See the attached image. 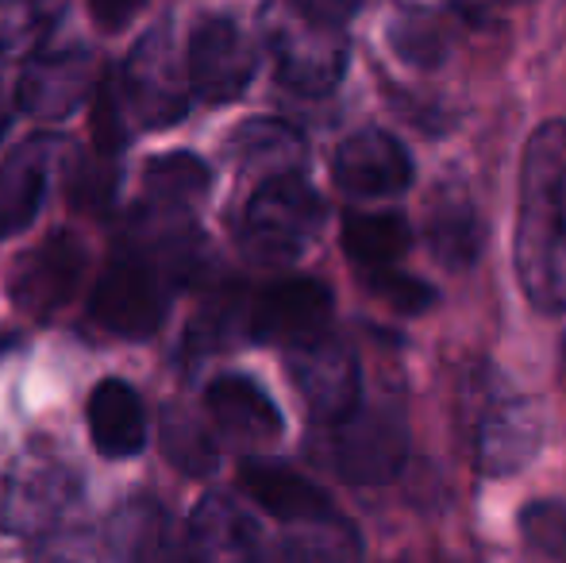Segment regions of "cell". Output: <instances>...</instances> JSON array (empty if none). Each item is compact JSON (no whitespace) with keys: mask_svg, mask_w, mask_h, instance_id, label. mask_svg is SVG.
<instances>
[{"mask_svg":"<svg viewBox=\"0 0 566 563\" xmlns=\"http://www.w3.org/2000/svg\"><path fill=\"white\" fill-rule=\"evenodd\" d=\"M4 510H8V479H0V525H4Z\"/></svg>","mask_w":566,"mask_h":563,"instance_id":"cell-37","label":"cell"},{"mask_svg":"<svg viewBox=\"0 0 566 563\" xmlns=\"http://www.w3.org/2000/svg\"><path fill=\"white\" fill-rule=\"evenodd\" d=\"M513 263L532 309L566 313V121L539 124L524 143Z\"/></svg>","mask_w":566,"mask_h":563,"instance_id":"cell-1","label":"cell"},{"mask_svg":"<svg viewBox=\"0 0 566 563\" xmlns=\"http://www.w3.org/2000/svg\"><path fill=\"white\" fill-rule=\"evenodd\" d=\"M127 108L124 97H119L116 77H105L97 90V101H93V143H97V155L105 158H119V150L132 139V128H127Z\"/></svg>","mask_w":566,"mask_h":563,"instance_id":"cell-31","label":"cell"},{"mask_svg":"<svg viewBox=\"0 0 566 563\" xmlns=\"http://www.w3.org/2000/svg\"><path fill=\"white\" fill-rule=\"evenodd\" d=\"M454 43V28L448 15L428 8H405L389 20V46L401 62L417 70H436L448 62Z\"/></svg>","mask_w":566,"mask_h":563,"instance_id":"cell-26","label":"cell"},{"mask_svg":"<svg viewBox=\"0 0 566 563\" xmlns=\"http://www.w3.org/2000/svg\"><path fill=\"white\" fill-rule=\"evenodd\" d=\"M363 285L374 298H381L386 305H394L397 313H405V316L428 313V309L436 305V298H440L428 282L394 271V267H386V271H363Z\"/></svg>","mask_w":566,"mask_h":563,"instance_id":"cell-30","label":"cell"},{"mask_svg":"<svg viewBox=\"0 0 566 563\" xmlns=\"http://www.w3.org/2000/svg\"><path fill=\"white\" fill-rule=\"evenodd\" d=\"M239 487L254 498L259 510H266L270 518L285 521V525H305V521H321L336 513V505L313 479L277 463V459L247 456L239 463Z\"/></svg>","mask_w":566,"mask_h":563,"instance_id":"cell-16","label":"cell"},{"mask_svg":"<svg viewBox=\"0 0 566 563\" xmlns=\"http://www.w3.org/2000/svg\"><path fill=\"white\" fill-rule=\"evenodd\" d=\"M85 267H90V248L77 232L59 228L46 240H39L35 248L15 259L12 274H8V298H12L15 313L31 316V321H51L82 290Z\"/></svg>","mask_w":566,"mask_h":563,"instance_id":"cell-6","label":"cell"},{"mask_svg":"<svg viewBox=\"0 0 566 563\" xmlns=\"http://www.w3.org/2000/svg\"><path fill=\"white\" fill-rule=\"evenodd\" d=\"M328 205L301 170L262 178L235 220L239 251L254 267H293L316 243Z\"/></svg>","mask_w":566,"mask_h":563,"instance_id":"cell-2","label":"cell"},{"mask_svg":"<svg viewBox=\"0 0 566 563\" xmlns=\"http://www.w3.org/2000/svg\"><path fill=\"white\" fill-rule=\"evenodd\" d=\"M282 556L285 563H363L366 549L358 529L347 518L332 513V518L293 525L285 533Z\"/></svg>","mask_w":566,"mask_h":563,"instance_id":"cell-27","label":"cell"},{"mask_svg":"<svg viewBox=\"0 0 566 563\" xmlns=\"http://www.w3.org/2000/svg\"><path fill=\"white\" fill-rule=\"evenodd\" d=\"M119 97H124L127 121L143 132H166L189 116V93L178 74V59H174L170 28L158 23L155 31L132 46V54L119 66Z\"/></svg>","mask_w":566,"mask_h":563,"instance_id":"cell-4","label":"cell"},{"mask_svg":"<svg viewBox=\"0 0 566 563\" xmlns=\"http://www.w3.org/2000/svg\"><path fill=\"white\" fill-rule=\"evenodd\" d=\"M254 74H259V54L231 15L197 20L189 35V90L197 101L212 108L231 105L251 90Z\"/></svg>","mask_w":566,"mask_h":563,"instance_id":"cell-9","label":"cell"},{"mask_svg":"<svg viewBox=\"0 0 566 563\" xmlns=\"http://www.w3.org/2000/svg\"><path fill=\"white\" fill-rule=\"evenodd\" d=\"M116 186H119V158H93L77 170L74 178V201L85 205L93 212H105L116 197Z\"/></svg>","mask_w":566,"mask_h":563,"instance_id":"cell-33","label":"cell"},{"mask_svg":"<svg viewBox=\"0 0 566 563\" xmlns=\"http://www.w3.org/2000/svg\"><path fill=\"white\" fill-rule=\"evenodd\" d=\"M209 563H262V536L254 518L228 494H209L189 518Z\"/></svg>","mask_w":566,"mask_h":563,"instance_id":"cell-21","label":"cell"},{"mask_svg":"<svg viewBox=\"0 0 566 563\" xmlns=\"http://www.w3.org/2000/svg\"><path fill=\"white\" fill-rule=\"evenodd\" d=\"M428 248H432L436 263L448 271H470L482 259L485 248V220L478 217V209L459 194H448L440 205H432L428 212Z\"/></svg>","mask_w":566,"mask_h":563,"instance_id":"cell-22","label":"cell"},{"mask_svg":"<svg viewBox=\"0 0 566 563\" xmlns=\"http://www.w3.org/2000/svg\"><path fill=\"white\" fill-rule=\"evenodd\" d=\"M412 248V228L401 212H350L343 220V251L363 271H386Z\"/></svg>","mask_w":566,"mask_h":563,"instance_id":"cell-23","label":"cell"},{"mask_svg":"<svg viewBox=\"0 0 566 563\" xmlns=\"http://www.w3.org/2000/svg\"><path fill=\"white\" fill-rule=\"evenodd\" d=\"M212 425L239 444H274L285 428L282 409L251 375H217L205 390Z\"/></svg>","mask_w":566,"mask_h":563,"instance_id":"cell-17","label":"cell"},{"mask_svg":"<svg viewBox=\"0 0 566 563\" xmlns=\"http://www.w3.org/2000/svg\"><path fill=\"white\" fill-rule=\"evenodd\" d=\"M336 298L321 279H282L251 293V316H247V340L251 344L301 347L332 332Z\"/></svg>","mask_w":566,"mask_h":563,"instance_id":"cell-7","label":"cell"},{"mask_svg":"<svg viewBox=\"0 0 566 563\" xmlns=\"http://www.w3.org/2000/svg\"><path fill=\"white\" fill-rule=\"evenodd\" d=\"M332 178L350 197H397L412 186L417 166L397 136L381 128H363L336 147Z\"/></svg>","mask_w":566,"mask_h":563,"instance_id":"cell-13","label":"cell"},{"mask_svg":"<svg viewBox=\"0 0 566 563\" xmlns=\"http://www.w3.org/2000/svg\"><path fill=\"white\" fill-rule=\"evenodd\" d=\"M285 367L305 402L308 417L321 425H339L358 409L363 398V375H358V355L336 332L285 352Z\"/></svg>","mask_w":566,"mask_h":563,"instance_id":"cell-8","label":"cell"},{"mask_svg":"<svg viewBox=\"0 0 566 563\" xmlns=\"http://www.w3.org/2000/svg\"><path fill=\"white\" fill-rule=\"evenodd\" d=\"M93 85H97V66H93L90 51L82 46L43 51L20 70L15 105L31 121H66L93 97Z\"/></svg>","mask_w":566,"mask_h":563,"instance_id":"cell-11","label":"cell"},{"mask_svg":"<svg viewBox=\"0 0 566 563\" xmlns=\"http://www.w3.org/2000/svg\"><path fill=\"white\" fill-rule=\"evenodd\" d=\"M147 4L150 0H90V15L101 31L116 35V31H124L127 23H135V15H139Z\"/></svg>","mask_w":566,"mask_h":563,"instance_id":"cell-36","label":"cell"},{"mask_svg":"<svg viewBox=\"0 0 566 563\" xmlns=\"http://www.w3.org/2000/svg\"><path fill=\"white\" fill-rule=\"evenodd\" d=\"M82 479L70 463L54 456H28L8 479V510L4 529L15 536H43L54 533L59 518L77 502Z\"/></svg>","mask_w":566,"mask_h":563,"instance_id":"cell-12","label":"cell"},{"mask_svg":"<svg viewBox=\"0 0 566 563\" xmlns=\"http://www.w3.org/2000/svg\"><path fill=\"white\" fill-rule=\"evenodd\" d=\"M247 316H251V293L243 285H217L186 329L189 355L228 352L239 340H247Z\"/></svg>","mask_w":566,"mask_h":563,"instance_id":"cell-24","label":"cell"},{"mask_svg":"<svg viewBox=\"0 0 566 563\" xmlns=\"http://www.w3.org/2000/svg\"><path fill=\"white\" fill-rule=\"evenodd\" d=\"M332 467L350 487H381L401 475L409 459V421L394 406H358L347 421L332 425Z\"/></svg>","mask_w":566,"mask_h":563,"instance_id":"cell-5","label":"cell"},{"mask_svg":"<svg viewBox=\"0 0 566 563\" xmlns=\"http://www.w3.org/2000/svg\"><path fill=\"white\" fill-rule=\"evenodd\" d=\"M62 150H66V139L31 136L0 163V240L20 236L39 217L54 174V158Z\"/></svg>","mask_w":566,"mask_h":563,"instance_id":"cell-15","label":"cell"},{"mask_svg":"<svg viewBox=\"0 0 566 563\" xmlns=\"http://www.w3.org/2000/svg\"><path fill=\"white\" fill-rule=\"evenodd\" d=\"M212 166L193 150H166L143 166L139 212L166 220H193V212L209 201Z\"/></svg>","mask_w":566,"mask_h":563,"instance_id":"cell-18","label":"cell"},{"mask_svg":"<svg viewBox=\"0 0 566 563\" xmlns=\"http://www.w3.org/2000/svg\"><path fill=\"white\" fill-rule=\"evenodd\" d=\"M539 444H544V417L536 402L513 398V394L493 398L474 436L478 471L485 479H509L539 456Z\"/></svg>","mask_w":566,"mask_h":563,"instance_id":"cell-14","label":"cell"},{"mask_svg":"<svg viewBox=\"0 0 566 563\" xmlns=\"http://www.w3.org/2000/svg\"><path fill=\"white\" fill-rule=\"evenodd\" d=\"M31 563H108V560H105V544H101L97 533L74 529V533L46 536V544L35 552Z\"/></svg>","mask_w":566,"mask_h":563,"instance_id":"cell-34","label":"cell"},{"mask_svg":"<svg viewBox=\"0 0 566 563\" xmlns=\"http://www.w3.org/2000/svg\"><path fill=\"white\" fill-rule=\"evenodd\" d=\"M31 4H35V0H31Z\"/></svg>","mask_w":566,"mask_h":563,"instance_id":"cell-38","label":"cell"},{"mask_svg":"<svg viewBox=\"0 0 566 563\" xmlns=\"http://www.w3.org/2000/svg\"><path fill=\"white\" fill-rule=\"evenodd\" d=\"M363 0H290V12H297L301 20L321 23V28L343 31L358 15Z\"/></svg>","mask_w":566,"mask_h":563,"instance_id":"cell-35","label":"cell"},{"mask_svg":"<svg viewBox=\"0 0 566 563\" xmlns=\"http://www.w3.org/2000/svg\"><path fill=\"white\" fill-rule=\"evenodd\" d=\"M270 54H274L277 82L285 90L301 97H324L347 74L350 46L339 31L308 23L293 12L290 20L270 23Z\"/></svg>","mask_w":566,"mask_h":563,"instance_id":"cell-10","label":"cell"},{"mask_svg":"<svg viewBox=\"0 0 566 563\" xmlns=\"http://www.w3.org/2000/svg\"><path fill=\"white\" fill-rule=\"evenodd\" d=\"M116 529L127 563H209L193 529L178 525V518L150 498L127 505L116 518Z\"/></svg>","mask_w":566,"mask_h":563,"instance_id":"cell-19","label":"cell"},{"mask_svg":"<svg viewBox=\"0 0 566 563\" xmlns=\"http://www.w3.org/2000/svg\"><path fill=\"white\" fill-rule=\"evenodd\" d=\"M90 436L105 459H132L147 448V409L132 383L101 378L85 402Z\"/></svg>","mask_w":566,"mask_h":563,"instance_id":"cell-20","label":"cell"},{"mask_svg":"<svg viewBox=\"0 0 566 563\" xmlns=\"http://www.w3.org/2000/svg\"><path fill=\"white\" fill-rule=\"evenodd\" d=\"M521 536L528 549L544 556L566 560V502L563 498H539L521 510Z\"/></svg>","mask_w":566,"mask_h":563,"instance_id":"cell-29","label":"cell"},{"mask_svg":"<svg viewBox=\"0 0 566 563\" xmlns=\"http://www.w3.org/2000/svg\"><path fill=\"white\" fill-rule=\"evenodd\" d=\"M228 147L243 170H266V178L282 170H301V158H305V136L285 121L239 124Z\"/></svg>","mask_w":566,"mask_h":563,"instance_id":"cell-25","label":"cell"},{"mask_svg":"<svg viewBox=\"0 0 566 563\" xmlns=\"http://www.w3.org/2000/svg\"><path fill=\"white\" fill-rule=\"evenodd\" d=\"M181 285L166 274L158 259L139 248H119L113 263L101 271L90 293V316L105 332L124 340H147L170 316V301Z\"/></svg>","mask_w":566,"mask_h":563,"instance_id":"cell-3","label":"cell"},{"mask_svg":"<svg viewBox=\"0 0 566 563\" xmlns=\"http://www.w3.org/2000/svg\"><path fill=\"white\" fill-rule=\"evenodd\" d=\"M158 444H163L166 463L178 467V471L189 475V479H209L220 463V448L209 436V428L181 406L163 409V421H158Z\"/></svg>","mask_w":566,"mask_h":563,"instance_id":"cell-28","label":"cell"},{"mask_svg":"<svg viewBox=\"0 0 566 563\" xmlns=\"http://www.w3.org/2000/svg\"><path fill=\"white\" fill-rule=\"evenodd\" d=\"M43 28V15L35 12L31 0H12L8 8H0V59H12V54L35 46Z\"/></svg>","mask_w":566,"mask_h":563,"instance_id":"cell-32","label":"cell"}]
</instances>
